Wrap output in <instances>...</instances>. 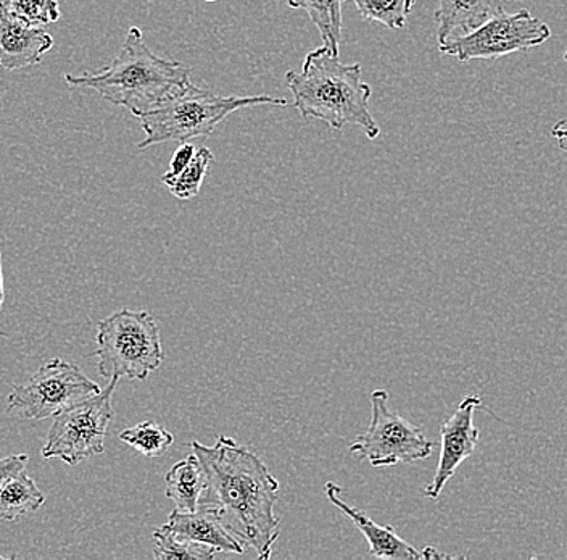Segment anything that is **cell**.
I'll return each instance as SVG.
<instances>
[{"label": "cell", "instance_id": "6", "mask_svg": "<svg viewBox=\"0 0 567 560\" xmlns=\"http://www.w3.org/2000/svg\"><path fill=\"white\" fill-rule=\"evenodd\" d=\"M118 380V377L110 378L109 386L99 395L80 400L53 417L42 448L44 459L59 457L69 466H78L87 457L104 454L106 430L115 414L112 399Z\"/></svg>", "mask_w": 567, "mask_h": 560}, {"label": "cell", "instance_id": "12", "mask_svg": "<svg viewBox=\"0 0 567 560\" xmlns=\"http://www.w3.org/2000/svg\"><path fill=\"white\" fill-rule=\"evenodd\" d=\"M324 491L329 502L334 505L340 512L346 513V516L357 525L358 530L364 534L368 544H370L372 558L393 560L423 559L421 551H417L413 544H410V542L403 540L402 537H399L395 528L390 527V525L382 527V525L371 520L370 517L364 516L357 507L347 505V502L340 498L342 488L334 483V481H328Z\"/></svg>", "mask_w": 567, "mask_h": 560}, {"label": "cell", "instance_id": "14", "mask_svg": "<svg viewBox=\"0 0 567 560\" xmlns=\"http://www.w3.org/2000/svg\"><path fill=\"white\" fill-rule=\"evenodd\" d=\"M495 7L494 0H439L434 16L439 44L476 30L492 16Z\"/></svg>", "mask_w": 567, "mask_h": 560}, {"label": "cell", "instance_id": "24", "mask_svg": "<svg viewBox=\"0 0 567 560\" xmlns=\"http://www.w3.org/2000/svg\"><path fill=\"white\" fill-rule=\"evenodd\" d=\"M195 151H197V145L189 143V141L181 144L179 147H177L175 155H173L172 162H169V169L168 172H166V175H176V173H179L187 163L193 161Z\"/></svg>", "mask_w": 567, "mask_h": 560}, {"label": "cell", "instance_id": "19", "mask_svg": "<svg viewBox=\"0 0 567 560\" xmlns=\"http://www.w3.org/2000/svg\"><path fill=\"white\" fill-rule=\"evenodd\" d=\"M349 2V0H343ZM358 12L367 21L384 24L389 30L405 28L416 0H352Z\"/></svg>", "mask_w": 567, "mask_h": 560}, {"label": "cell", "instance_id": "9", "mask_svg": "<svg viewBox=\"0 0 567 560\" xmlns=\"http://www.w3.org/2000/svg\"><path fill=\"white\" fill-rule=\"evenodd\" d=\"M101 391V386L87 378L78 365L52 359L42 365L30 380L13 386L7 404L9 413L17 410L31 420H45Z\"/></svg>", "mask_w": 567, "mask_h": 560}, {"label": "cell", "instance_id": "23", "mask_svg": "<svg viewBox=\"0 0 567 560\" xmlns=\"http://www.w3.org/2000/svg\"><path fill=\"white\" fill-rule=\"evenodd\" d=\"M28 460H30V457H28L27 454H17V456L0 459V487H2L10 477L17 475L18 471L24 470Z\"/></svg>", "mask_w": 567, "mask_h": 560}, {"label": "cell", "instance_id": "21", "mask_svg": "<svg viewBox=\"0 0 567 560\" xmlns=\"http://www.w3.org/2000/svg\"><path fill=\"white\" fill-rule=\"evenodd\" d=\"M218 551L208 546L176 538L165 527L154 531V558L157 560H212Z\"/></svg>", "mask_w": 567, "mask_h": 560}, {"label": "cell", "instance_id": "4", "mask_svg": "<svg viewBox=\"0 0 567 560\" xmlns=\"http://www.w3.org/2000/svg\"><path fill=\"white\" fill-rule=\"evenodd\" d=\"M257 105H278L287 108L286 99L271 98V95H236L213 94L210 91L194 86L177 92L168 101L159 104L157 109L140 116L145 140L137 145L140 151L169 141L187 143L195 138H207L213 134L216 126L229 116L230 113Z\"/></svg>", "mask_w": 567, "mask_h": 560}, {"label": "cell", "instance_id": "15", "mask_svg": "<svg viewBox=\"0 0 567 560\" xmlns=\"http://www.w3.org/2000/svg\"><path fill=\"white\" fill-rule=\"evenodd\" d=\"M166 498L175 502L181 512H195L207 487L204 467L195 454L184 457L166 474Z\"/></svg>", "mask_w": 567, "mask_h": 560}, {"label": "cell", "instance_id": "18", "mask_svg": "<svg viewBox=\"0 0 567 560\" xmlns=\"http://www.w3.org/2000/svg\"><path fill=\"white\" fill-rule=\"evenodd\" d=\"M215 162V155L205 145H197L193 161L187 163L176 175H163L162 183L168 187L169 193L177 200L190 201L200 193L202 184L207 176L208 169Z\"/></svg>", "mask_w": 567, "mask_h": 560}, {"label": "cell", "instance_id": "13", "mask_svg": "<svg viewBox=\"0 0 567 560\" xmlns=\"http://www.w3.org/2000/svg\"><path fill=\"white\" fill-rule=\"evenodd\" d=\"M176 538L184 541H194L208 546L226 554H244V544L223 527L210 512L197 509L195 512H181L173 510L168 522L163 525Z\"/></svg>", "mask_w": 567, "mask_h": 560}, {"label": "cell", "instance_id": "30", "mask_svg": "<svg viewBox=\"0 0 567 560\" xmlns=\"http://www.w3.org/2000/svg\"><path fill=\"white\" fill-rule=\"evenodd\" d=\"M0 559H3V556H0Z\"/></svg>", "mask_w": 567, "mask_h": 560}, {"label": "cell", "instance_id": "27", "mask_svg": "<svg viewBox=\"0 0 567 560\" xmlns=\"http://www.w3.org/2000/svg\"><path fill=\"white\" fill-rule=\"evenodd\" d=\"M3 304V275H2V254H0V310Z\"/></svg>", "mask_w": 567, "mask_h": 560}, {"label": "cell", "instance_id": "20", "mask_svg": "<svg viewBox=\"0 0 567 560\" xmlns=\"http://www.w3.org/2000/svg\"><path fill=\"white\" fill-rule=\"evenodd\" d=\"M120 439L136 449L145 457H158L168 451L175 442L172 431L155 421H142L136 427L126 428L120 434Z\"/></svg>", "mask_w": 567, "mask_h": 560}, {"label": "cell", "instance_id": "16", "mask_svg": "<svg viewBox=\"0 0 567 560\" xmlns=\"http://www.w3.org/2000/svg\"><path fill=\"white\" fill-rule=\"evenodd\" d=\"M45 496L27 471H18L0 487V519L16 522L44 506Z\"/></svg>", "mask_w": 567, "mask_h": 560}, {"label": "cell", "instance_id": "10", "mask_svg": "<svg viewBox=\"0 0 567 560\" xmlns=\"http://www.w3.org/2000/svg\"><path fill=\"white\" fill-rule=\"evenodd\" d=\"M481 406V398H477V396H466V398L461 400L453 416L442 425L441 459H439L434 480L424 489V495L427 498L439 499L443 488L446 487L450 478L460 469L461 464L476 451L481 431L474 425V413Z\"/></svg>", "mask_w": 567, "mask_h": 560}, {"label": "cell", "instance_id": "11", "mask_svg": "<svg viewBox=\"0 0 567 560\" xmlns=\"http://www.w3.org/2000/svg\"><path fill=\"white\" fill-rule=\"evenodd\" d=\"M53 48L51 34L16 16L9 3L0 0V67L16 72L38 65Z\"/></svg>", "mask_w": 567, "mask_h": 560}, {"label": "cell", "instance_id": "1", "mask_svg": "<svg viewBox=\"0 0 567 560\" xmlns=\"http://www.w3.org/2000/svg\"><path fill=\"white\" fill-rule=\"evenodd\" d=\"M204 467L207 487L198 509L210 512L258 558L269 559L278 541L281 519L275 516L279 481L257 454L219 435L215 445L190 442Z\"/></svg>", "mask_w": 567, "mask_h": 560}, {"label": "cell", "instance_id": "22", "mask_svg": "<svg viewBox=\"0 0 567 560\" xmlns=\"http://www.w3.org/2000/svg\"><path fill=\"white\" fill-rule=\"evenodd\" d=\"M10 9L27 23H55L60 19V0H12Z\"/></svg>", "mask_w": 567, "mask_h": 560}, {"label": "cell", "instance_id": "17", "mask_svg": "<svg viewBox=\"0 0 567 560\" xmlns=\"http://www.w3.org/2000/svg\"><path fill=\"white\" fill-rule=\"evenodd\" d=\"M343 0H287L290 9L305 10L332 54H340Z\"/></svg>", "mask_w": 567, "mask_h": 560}, {"label": "cell", "instance_id": "29", "mask_svg": "<svg viewBox=\"0 0 567 560\" xmlns=\"http://www.w3.org/2000/svg\"><path fill=\"white\" fill-rule=\"evenodd\" d=\"M565 60H566V62H567V51L565 52Z\"/></svg>", "mask_w": 567, "mask_h": 560}, {"label": "cell", "instance_id": "25", "mask_svg": "<svg viewBox=\"0 0 567 560\" xmlns=\"http://www.w3.org/2000/svg\"><path fill=\"white\" fill-rule=\"evenodd\" d=\"M551 136L556 138L559 143V147L565 149L567 151V126L566 120H559L555 126L551 128Z\"/></svg>", "mask_w": 567, "mask_h": 560}, {"label": "cell", "instance_id": "2", "mask_svg": "<svg viewBox=\"0 0 567 560\" xmlns=\"http://www.w3.org/2000/svg\"><path fill=\"white\" fill-rule=\"evenodd\" d=\"M293 95V108L303 119L319 120L332 130L357 125L370 140H378L381 128L370 110L371 86L363 81L360 63H342L326 45L308 52L301 70L286 73Z\"/></svg>", "mask_w": 567, "mask_h": 560}, {"label": "cell", "instance_id": "7", "mask_svg": "<svg viewBox=\"0 0 567 560\" xmlns=\"http://www.w3.org/2000/svg\"><path fill=\"white\" fill-rule=\"evenodd\" d=\"M370 427L350 445V452L370 460L372 467H392L427 459L435 442L425 438L423 428L410 424L390 406L389 393H371Z\"/></svg>", "mask_w": 567, "mask_h": 560}, {"label": "cell", "instance_id": "8", "mask_svg": "<svg viewBox=\"0 0 567 560\" xmlns=\"http://www.w3.org/2000/svg\"><path fill=\"white\" fill-rule=\"evenodd\" d=\"M549 38L551 30L548 24L532 16L529 10L508 13L503 7L496 6L481 27L441 45V52L456 57L460 62L494 60L538 48Z\"/></svg>", "mask_w": 567, "mask_h": 560}, {"label": "cell", "instance_id": "26", "mask_svg": "<svg viewBox=\"0 0 567 560\" xmlns=\"http://www.w3.org/2000/svg\"><path fill=\"white\" fill-rule=\"evenodd\" d=\"M421 554H423V559H453V556L443 554V552L437 551V549L434 548V546H427V548H424L423 551H421Z\"/></svg>", "mask_w": 567, "mask_h": 560}, {"label": "cell", "instance_id": "5", "mask_svg": "<svg viewBox=\"0 0 567 560\" xmlns=\"http://www.w3.org/2000/svg\"><path fill=\"white\" fill-rule=\"evenodd\" d=\"M94 356L101 377L147 380L165 360L157 322L145 310L115 312L99 322Z\"/></svg>", "mask_w": 567, "mask_h": 560}, {"label": "cell", "instance_id": "28", "mask_svg": "<svg viewBox=\"0 0 567 560\" xmlns=\"http://www.w3.org/2000/svg\"><path fill=\"white\" fill-rule=\"evenodd\" d=\"M207 2H218V0H207Z\"/></svg>", "mask_w": 567, "mask_h": 560}, {"label": "cell", "instance_id": "3", "mask_svg": "<svg viewBox=\"0 0 567 560\" xmlns=\"http://www.w3.org/2000/svg\"><path fill=\"white\" fill-rule=\"evenodd\" d=\"M65 81L71 88L97 91L105 101L130 110L137 119L193 83L183 63L162 59L147 48L137 27L127 31L112 65L95 74L69 73Z\"/></svg>", "mask_w": 567, "mask_h": 560}]
</instances>
